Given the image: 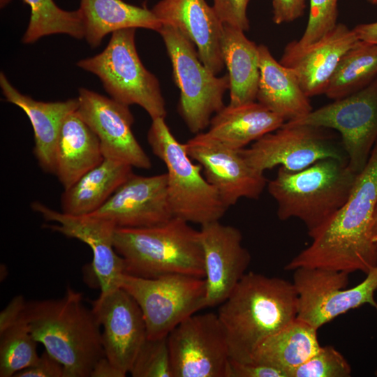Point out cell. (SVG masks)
Segmentation results:
<instances>
[{"label": "cell", "mask_w": 377, "mask_h": 377, "mask_svg": "<svg viewBox=\"0 0 377 377\" xmlns=\"http://www.w3.org/2000/svg\"><path fill=\"white\" fill-rule=\"evenodd\" d=\"M376 202L377 140L345 204L308 234L311 243L284 269L310 267L367 274L377 267V244L371 232Z\"/></svg>", "instance_id": "obj_1"}, {"label": "cell", "mask_w": 377, "mask_h": 377, "mask_svg": "<svg viewBox=\"0 0 377 377\" xmlns=\"http://www.w3.org/2000/svg\"><path fill=\"white\" fill-rule=\"evenodd\" d=\"M219 306L230 359L252 362L267 337L296 319L298 298L293 283L250 272Z\"/></svg>", "instance_id": "obj_2"}, {"label": "cell", "mask_w": 377, "mask_h": 377, "mask_svg": "<svg viewBox=\"0 0 377 377\" xmlns=\"http://www.w3.org/2000/svg\"><path fill=\"white\" fill-rule=\"evenodd\" d=\"M23 316L36 341L63 365L64 377H90L105 356L101 325L70 286L60 298L27 302Z\"/></svg>", "instance_id": "obj_3"}, {"label": "cell", "mask_w": 377, "mask_h": 377, "mask_svg": "<svg viewBox=\"0 0 377 377\" xmlns=\"http://www.w3.org/2000/svg\"><path fill=\"white\" fill-rule=\"evenodd\" d=\"M113 244L126 274L147 279L175 274L205 278L200 231L180 218L147 227L117 228Z\"/></svg>", "instance_id": "obj_4"}, {"label": "cell", "mask_w": 377, "mask_h": 377, "mask_svg": "<svg viewBox=\"0 0 377 377\" xmlns=\"http://www.w3.org/2000/svg\"><path fill=\"white\" fill-rule=\"evenodd\" d=\"M357 175L347 161L327 158L297 172L279 166L267 190L276 202L278 218L300 219L309 234L345 204Z\"/></svg>", "instance_id": "obj_5"}, {"label": "cell", "mask_w": 377, "mask_h": 377, "mask_svg": "<svg viewBox=\"0 0 377 377\" xmlns=\"http://www.w3.org/2000/svg\"><path fill=\"white\" fill-rule=\"evenodd\" d=\"M147 141L153 154L165 164L168 195L173 216L200 226L219 221L228 209L216 189L202 175L170 131L165 118L152 119Z\"/></svg>", "instance_id": "obj_6"}, {"label": "cell", "mask_w": 377, "mask_h": 377, "mask_svg": "<svg viewBox=\"0 0 377 377\" xmlns=\"http://www.w3.org/2000/svg\"><path fill=\"white\" fill-rule=\"evenodd\" d=\"M135 29L113 32L101 53L80 60L77 66L96 75L114 100L128 106H140L151 119L165 118L167 111L160 84L140 59L135 44Z\"/></svg>", "instance_id": "obj_7"}, {"label": "cell", "mask_w": 377, "mask_h": 377, "mask_svg": "<svg viewBox=\"0 0 377 377\" xmlns=\"http://www.w3.org/2000/svg\"><path fill=\"white\" fill-rule=\"evenodd\" d=\"M172 66L174 81L180 90L179 112L189 131L202 133L216 113L226 105L230 88L228 74L217 77L200 61L195 45L178 29L163 25L158 31Z\"/></svg>", "instance_id": "obj_8"}, {"label": "cell", "mask_w": 377, "mask_h": 377, "mask_svg": "<svg viewBox=\"0 0 377 377\" xmlns=\"http://www.w3.org/2000/svg\"><path fill=\"white\" fill-rule=\"evenodd\" d=\"M120 287L140 307L150 339L168 337L182 321L206 308L202 278L175 274L147 279L124 273Z\"/></svg>", "instance_id": "obj_9"}, {"label": "cell", "mask_w": 377, "mask_h": 377, "mask_svg": "<svg viewBox=\"0 0 377 377\" xmlns=\"http://www.w3.org/2000/svg\"><path fill=\"white\" fill-rule=\"evenodd\" d=\"M293 273V284L298 298L297 318L318 330L350 310L369 304L377 311V267L360 283L346 288L348 274L321 268L300 267Z\"/></svg>", "instance_id": "obj_10"}, {"label": "cell", "mask_w": 377, "mask_h": 377, "mask_svg": "<svg viewBox=\"0 0 377 377\" xmlns=\"http://www.w3.org/2000/svg\"><path fill=\"white\" fill-rule=\"evenodd\" d=\"M329 130L285 122L239 151L253 168L263 173L277 165L297 172L327 158L348 162L342 142H338Z\"/></svg>", "instance_id": "obj_11"}, {"label": "cell", "mask_w": 377, "mask_h": 377, "mask_svg": "<svg viewBox=\"0 0 377 377\" xmlns=\"http://www.w3.org/2000/svg\"><path fill=\"white\" fill-rule=\"evenodd\" d=\"M286 122L337 131L348 156V165L360 173L377 140V76L361 90Z\"/></svg>", "instance_id": "obj_12"}, {"label": "cell", "mask_w": 377, "mask_h": 377, "mask_svg": "<svg viewBox=\"0 0 377 377\" xmlns=\"http://www.w3.org/2000/svg\"><path fill=\"white\" fill-rule=\"evenodd\" d=\"M173 377H228L230 353L218 314H193L168 335Z\"/></svg>", "instance_id": "obj_13"}, {"label": "cell", "mask_w": 377, "mask_h": 377, "mask_svg": "<svg viewBox=\"0 0 377 377\" xmlns=\"http://www.w3.org/2000/svg\"><path fill=\"white\" fill-rule=\"evenodd\" d=\"M79 116L99 139L104 158L133 168L149 169L151 159L135 137L129 106L86 88H80Z\"/></svg>", "instance_id": "obj_14"}, {"label": "cell", "mask_w": 377, "mask_h": 377, "mask_svg": "<svg viewBox=\"0 0 377 377\" xmlns=\"http://www.w3.org/2000/svg\"><path fill=\"white\" fill-rule=\"evenodd\" d=\"M188 156L203 169L205 179L218 191L228 208L242 198L257 200L267 179L263 172L253 168L239 150L211 139L204 132L184 143Z\"/></svg>", "instance_id": "obj_15"}, {"label": "cell", "mask_w": 377, "mask_h": 377, "mask_svg": "<svg viewBox=\"0 0 377 377\" xmlns=\"http://www.w3.org/2000/svg\"><path fill=\"white\" fill-rule=\"evenodd\" d=\"M101 327L105 356L126 375L147 339V326L140 307L122 288L92 301Z\"/></svg>", "instance_id": "obj_16"}, {"label": "cell", "mask_w": 377, "mask_h": 377, "mask_svg": "<svg viewBox=\"0 0 377 377\" xmlns=\"http://www.w3.org/2000/svg\"><path fill=\"white\" fill-rule=\"evenodd\" d=\"M34 211L46 221L45 228L88 245L93 253L92 268L101 294L120 288L125 273L123 258L115 251L113 237L117 226L111 221L91 216H73L53 209L38 201L31 204Z\"/></svg>", "instance_id": "obj_17"}, {"label": "cell", "mask_w": 377, "mask_h": 377, "mask_svg": "<svg viewBox=\"0 0 377 377\" xmlns=\"http://www.w3.org/2000/svg\"><path fill=\"white\" fill-rule=\"evenodd\" d=\"M203 249L206 308L221 304L246 274L251 255L242 245L240 230L219 221L201 226Z\"/></svg>", "instance_id": "obj_18"}, {"label": "cell", "mask_w": 377, "mask_h": 377, "mask_svg": "<svg viewBox=\"0 0 377 377\" xmlns=\"http://www.w3.org/2000/svg\"><path fill=\"white\" fill-rule=\"evenodd\" d=\"M112 222L117 228H141L173 217L165 173L142 176L133 172L99 209L89 214Z\"/></svg>", "instance_id": "obj_19"}, {"label": "cell", "mask_w": 377, "mask_h": 377, "mask_svg": "<svg viewBox=\"0 0 377 377\" xmlns=\"http://www.w3.org/2000/svg\"><path fill=\"white\" fill-rule=\"evenodd\" d=\"M358 40L353 29L337 23L332 31L305 47L297 46L295 40L289 42L279 62L295 73L310 98L325 94L341 58Z\"/></svg>", "instance_id": "obj_20"}, {"label": "cell", "mask_w": 377, "mask_h": 377, "mask_svg": "<svg viewBox=\"0 0 377 377\" xmlns=\"http://www.w3.org/2000/svg\"><path fill=\"white\" fill-rule=\"evenodd\" d=\"M151 10L163 25L178 29L195 45L209 71L217 75L223 69V24L205 0H161Z\"/></svg>", "instance_id": "obj_21"}, {"label": "cell", "mask_w": 377, "mask_h": 377, "mask_svg": "<svg viewBox=\"0 0 377 377\" xmlns=\"http://www.w3.org/2000/svg\"><path fill=\"white\" fill-rule=\"evenodd\" d=\"M0 87L7 102L21 108L31 124L34 135V154L41 169L54 174L55 150L59 132L66 117L78 108V98L65 101L43 102L17 91L3 72Z\"/></svg>", "instance_id": "obj_22"}, {"label": "cell", "mask_w": 377, "mask_h": 377, "mask_svg": "<svg viewBox=\"0 0 377 377\" xmlns=\"http://www.w3.org/2000/svg\"><path fill=\"white\" fill-rule=\"evenodd\" d=\"M260 80L256 100L285 121L299 119L313 108L295 73L277 61L265 45H258Z\"/></svg>", "instance_id": "obj_23"}, {"label": "cell", "mask_w": 377, "mask_h": 377, "mask_svg": "<svg viewBox=\"0 0 377 377\" xmlns=\"http://www.w3.org/2000/svg\"><path fill=\"white\" fill-rule=\"evenodd\" d=\"M104 158L96 133L79 116L69 114L63 122L55 150L54 175L64 189Z\"/></svg>", "instance_id": "obj_24"}, {"label": "cell", "mask_w": 377, "mask_h": 377, "mask_svg": "<svg viewBox=\"0 0 377 377\" xmlns=\"http://www.w3.org/2000/svg\"><path fill=\"white\" fill-rule=\"evenodd\" d=\"M285 120L258 102L225 106L210 120L207 136L225 147L240 150L280 128Z\"/></svg>", "instance_id": "obj_25"}, {"label": "cell", "mask_w": 377, "mask_h": 377, "mask_svg": "<svg viewBox=\"0 0 377 377\" xmlns=\"http://www.w3.org/2000/svg\"><path fill=\"white\" fill-rule=\"evenodd\" d=\"M84 38L91 47L99 46L106 35L130 28L158 31L163 24L151 10L122 0H80Z\"/></svg>", "instance_id": "obj_26"}, {"label": "cell", "mask_w": 377, "mask_h": 377, "mask_svg": "<svg viewBox=\"0 0 377 377\" xmlns=\"http://www.w3.org/2000/svg\"><path fill=\"white\" fill-rule=\"evenodd\" d=\"M133 167L104 158L84 174L61 198V212L73 216L89 215L99 209L133 173Z\"/></svg>", "instance_id": "obj_27"}, {"label": "cell", "mask_w": 377, "mask_h": 377, "mask_svg": "<svg viewBox=\"0 0 377 377\" xmlns=\"http://www.w3.org/2000/svg\"><path fill=\"white\" fill-rule=\"evenodd\" d=\"M244 31L223 24L221 51L230 78V103L237 106L256 100L260 80L258 45Z\"/></svg>", "instance_id": "obj_28"}, {"label": "cell", "mask_w": 377, "mask_h": 377, "mask_svg": "<svg viewBox=\"0 0 377 377\" xmlns=\"http://www.w3.org/2000/svg\"><path fill=\"white\" fill-rule=\"evenodd\" d=\"M321 346L318 330L296 318L267 337L256 349L253 361L279 369L286 376L316 354Z\"/></svg>", "instance_id": "obj_29"}, {"label": "cell", "mask_w": 377, "mask_h": 377, "mask_svg": "<svg viewBox=\"0 0 377 377\" xmlns=\"http://www.w3.org/2000/svg\"><path fill=\"white\" fill-rule=\"evenodd\" d=\"M377 76V45L358 40L342 56L325 91L333 101L350 96Z\"/></svg>", "instance_id": "obj_30"}, {"label": "cell", "mask_w": 377, "mask_h": 377, "mask_svg": "<svg viewBox=\"0 0 377 377\" xmlns=\"http://www.w3.org/2000/svg\"><path fill=\"white\" fill-rule=\"evenodd\" d=\"M31 10L29 22L22 37L25 44L33 43L42 37L64 34L75 38H84V29L79 9L67 11L53 0H22Z\"/></svg>", "instance_id": "obj_31"}, {"label": "cell", "mask_w": 377, "mask_h": 377, "mask_svg": "<svg viewBox=\"0 0 377 377\" xmlns=\"http://www.w3.org/2000/svg\"><path fill=\"white\" fill-rule=\"evenodd\" d=\"M37 341L23 313L20 318L0 332V376L11 377L39 357Z\"/></svg>", "instance_id": "obj_32"}, {"label": "cell", "mask_w": 377, "mask_h": 377, "mask_svg": "<svg viewBox=\"0 0 377 377\" xmlns=\"http://www.w3.org/2000/svg\"><path fill=\"white\" fill-rule=\"evenodd\" d=\"M129 373L133 377H173L168 337L147 339Z\"/></svg>", "instance_id": "obj_33"}, {"label": "cell", "mask_w": 377, "mask_h": 377, "mask_svg": "<svg viewBox=\"0 0 377 377\" xmlns=\"http://www.w3.org/2000/svg\"><path fill=\"white\" fill-rule=\"evenodd\" d=\"M352 369L346 357L332 346L320 347L303 364L293 369L288 377H350Z\"/></svg>", "instance_id": "obj_34"}, {"label": "cell", "mask_w": 377, "mask_h": 377, "mask_svg": "<svg viewBox=\"0 0 377 377\" xmlns=\"http://www.w3.org/2000/svg\"><path fill=\"white\" fill-rule=\"evenodd\" d=\"M339 0H309V15L299 47L309 45L332 31L337 24Z\"/></svg>", "instance_id": "obj_35"}, {"label": "cell", "mask_w": 377, "mask_h": 377, "mask_svg": "<svg viewBox=\"0 0 377 377\" xmlns=\"http://www.w3.org/2000/svg\"><path fill=\"white\" fill-rule=\"evenodd\" d=\"M213 8L223 24L244 31L249 29L247 6L250 0H212Z\"/></svg>", "instance_id": "obj_36"}, {"label": "cell", "mask_w": 377, "mask_h": 377, "mask_svg": "<svg viewBox=\"0 0 377 377\" xmlns=\"http://www.w3.org/2000/svg\"><path fill=\"white\" fill-rule=\"evenodd\" d=\"M14 377H64L63 365L45 350L31 366L18 371Z\"/></svg>", "instance_id": "obj_37"}, {"label": "cell", "mask_w": 377, "mask_h": 377, "mask_svg": "<svg viewBox=\"0 0 377 377\" xmlns=\"http://www.w3.org/2000/svg\"><path fill=\"white\" fill-rule=\"evenodd\" d=\"M228 377H287L281 370L258 362L230 360Z\"/></svg>", "instance_id": "obj_38"}, {"label": "cell", "mask_w": 377, "mask_h": 377, "mask_svg": "<svg viewBox=\"0 0 377 377\" xmlns=\"http://www.w3.org/2000/svg\"><path fill=\"white\" fill-rule=\"evenodd\" d=\"M306 0H272V20L276 24L293 22L304 15Z\"/></svg>", "instance_id": "obj_39"}, {"label": "cell", "mask_w": 377, "mask_h": 377, "mask_svg": "<svg viewBox=\"0 0 377 377\" xmlns=\"http://www.w3.org/2000/svg\"><path fill=\"white\" fill-rule=\"evenodd\" d=\"M27 301L22 295L15 296L0 312V332L21 318Z\"/></svg>", "instance_id": "obj_40"}, {"label": "cell", "mask_w": 377, "mask_h": 377, "mask_svg": "<svg viewBox=\"0 0 377 377\" xmlns=\"http://www.w3.org/2000/svg\"><path fill=\"white\" fill-rule=\"evenodd\" d=\"M126 376L105 356L96 362L90 374V377H125Z\"/></svg>", "instance_id": "obj_41"}, {"label": "cell", "mask_w": 377, "mask_h": 377, "mask_svg": "<svg viewBox=\"0 0 377 377\" xmlns=\"http://www.w3.org/2000/svg\"><path fill=\"white\" fill-rule=\"evenodd\" d=\"M353 29L360 40L377 45V22L360 24Z\"/></svg>", "instance_id": "obj_42"}, {"label": "cell", "mask_w": 377, "mask_h": 377, "mask_svg": "<svg viewBox=\"0 0 377 377\" xmlns=\"http://www.w3.org/2000/svg\"><path fill=\"white\" fill-rule=\"evenodd\" d=\"M371 232L374 240L377 244V202L373 215Z\"/></svg>", "instance_id": "obj_43"}, {"label": "cell", "mask_w": 377, "mask_h": 377, "mask_svg": "<svg viewBox=\"0 0 377 377\" xmlns=\"http://www.w3.org/2000/svg\"><path fill=\"white\" fill-rule=\"evenodd\" d=\"M11 0H0V7L1 8H4L7 4L10 2Z\"/></svg>", "instance_id": "obj_44"}, {"label": "cell", "mask_w": 377, "mask_h": 377, "mask_svg": "<svg viewBox=\"0 0 377 377\" xmlns=\"http://www.w3.org/2000/svg\"><path fill=\"white\" fill-rule=\"evenodd\" d=\"M369 3L377 5V0H367Z\"/></svg>", "instance_id": "obj_45"}, {"label": "cell", "mask_w": 377, "mask_h": 377, "mask_svg": "<svg viewBox=\"0 0 377 377\" xmlns=\"http://www.w3.org/2000/svg\"><path fill=\"white\" fill-rule=\"evenodd\" d=\"M374 374H375V376H377V369L376 370Z\"/></svg>", "instance_id": "obj_46"}]
</instances>
